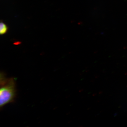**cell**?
Returning <instances> with one entry per match:
<instances>
[{
	"instance_id": "2",
	"label": "cell",
	"mask_w": 127,
	"mask_h": 127,
	"mask_svg": "<svg viewBox=\"0 0 127 127\" xmlns=\"http://www.w3.org/2000/svg\"><path fill=\"white\" fill-rule=\"evenodd\" d=\"M8 30L7 27L4 23L1 22L0 24V34H3L7 33Z\"/></svg>"
},
{
	"instance_id": "1",
	"label": "cell",
	"mask_w": 127,
	"mask_h": 127,
	"mask_svg": "<svg viewBox=\"0 0 127 127\" xmlns=\"http://www.w3.org/2000/svg\"><path fill=\"white\" fill-rule=\"evenodd\" d=\"M0 86V106L1 108L14 100L16 95L15 79L6 78L3 74L1 73Z\"/></svg>"
}]
</instances>
